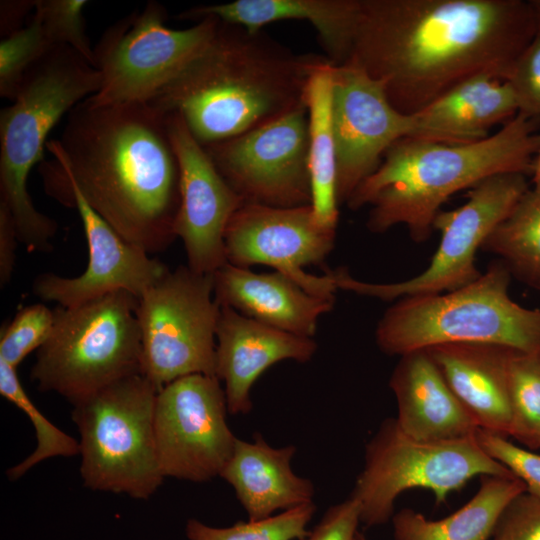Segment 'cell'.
<instances>
[{"label":"cell","instance_id":"30","mask_svg":"<svg viewBox=\"0 0 540 540\" xmlns=\"http://www.w3.org/2000/svg\"><path fill=\"white\" fill-rule=\"evenodd\" d=\"M510 437L540 449V354L512 350L508 365Z\"/></svg>","mask_w":540,"mask_h":540},{"label":"cell","instance_id":"42","mask_svg":"<svg viewBox=\"0 0 540 540\" xmlns=\"http://www.w3.org/2000/svg\"><path fill=\"white\" fill-rule=\"evenodd\" d=\"M531 3L535 9L538 23L540 24V0H531Z\"/></svg>","mask_w":540,"mask_h":540},{"label":"cell","instance_id":"18","mask_svg":"<svg viewBox=\"0 0 540 540\" xmlns=\"http://www.w3.org/2000/svg\"><path fill=\"white\" fill-rule=\"evenodd\" d=\"M60 204L77 210L81 218L88 264L75 277L38 275L32 291L39 299L72 307L116 291L140 297L170 270L160 260L124 240L78 194H68Z\"/></svg>","mask_w":540,"mask_h":540},{"label":"cell","instance_id":"15","mask_svg":"<svg viewBox=\"0 0 540 540\" xmlns=\"http://www.w3.org/2000/svg\"><path fill=\"white\" fill-rule=\"evenodd\" d=\"M335 238L336 229L320 225L311 205L277 208L244 203L225 229V257L241 268L270 266L309 294L335 301L338 288L331 271L318 276L303 269L323 264Z\"/></svg>","mask_w":540,"mask_h":540},{"label":"cell","instance_id":"32","mask_svg":"<svg viewBox=\"0 0 540 540\" xmlns=\"http://www.w3.org/2000/svg\"><path fill=\"white\" fill-rule=\"evenodd\" d=\"M57 45L41 19L34 13L21 29L0 42V95L12 101L26 74Z\"/></svg>","mask_w":540,"mask_h":540},{"label":"cell","instance_id":"37","mask_svg":"<svg viewBox=\"0 0 540 540\" xmlns=\"http://www.w3.org/2000/svg\"><path fill=\"white\" fill-rule=\"evenodd\" d=\"M489 540H540V499L527 491L504 509Z\"/></svg>","mask_w":540,"mask_h":540},{"label":"cell","instance_id":"43","mask_svg":"<svg viewBox=\"0 0 540 540\" xmlns=\"http://www.w3.org/2000/svg\"><path fill=\"white\" fill-rule=\"evenodd\" d=\"M356 540H368L361 532L358 531Z\"/></svg>","mask_w":540,"mask_h":540},{"label":"cell","instance_id":"34","mask_svg":"<svg viewBox=\"0 0 540 540\" xmlns=\"http://www.w3.org/2000/svg\"><path fill=\"white\" fill-rule=\"evenodd\" d=\"M88 3L86 0H36L34 13L58 45L72 47L94 66V48L84 19Z\"/></svg>","mask_w":540,"mask_h":540},{"label":"cell","instance_id":"29","mask_svg":"<svg viewBox=\"0 0 540 540\" xmlns=\"http://www.w3.org/2000/svg\"><path fill=\"white\" fill-rule=\"evenodd\" d=\"M0 394L22 410L30 419L36 435L34 451L7 471L10 480H17L40 462L54 457L80 455L79 441L50 422L27 395L16 368L0 359Z\"/></svg>","mask_w":540,"mask_h":540},{"label":"cell","instance_id":"39","mask_svg":"<svg viewBox=\"0 0 540 540\" xmlns=\"http://www.w3.org/2000/svg\"><path fill=\"white\" fill-rule=\"evenodd\" d=\"M19 241L14 221L8 209L0 204V285L6 286L13 275L16 245Z\"/></svg>","mask_w":540,"mask_h":540},{"label":"cell","instance_id":"7","mask_svg":"<svg viewBox=\"0 0 540 540\" xmlns=\"http://www.w3.org/2000/svg\"><path fill=\"white\" fill-rule=\"evenodd\" d=\"M138 297L116 291L53 310L50 336L30 376L42 392L74 404L123 378L142 374Z\"/></svg>","mask_w":540,"mask_h":540},{"label":"cell","instance_id":"6","mask_svg":"<svg viewBox=\"0 0 540 540\" xmlns=\"http://www.w3.org/2000/svg\"><path fill=\"white\" fill-rule=\"evenodd\" d=\"M511 273L493 263L476 280L456 290L396 300L379 320L380 350L402 356L450 343H481L540 354V309L514 302Z\"/></svg>","mask_w":540,"mask_h":540},{"label":"cell","instance_id":"8","mask_svg":"<svg viewBox=\"0 0 540 540\" xmlns=\"http://www.w3.org/2000/svg\"><path fill=\"white\" fill-rule=\"evenodd\" d=\"M158 391L139 373L72 404L86 488L148 499L160 487L164 476L154 434Z\"/></svg>","mask_w":540,"mask_h":540},{"label":"cell","instance_id":"38","mask_svg":"<svg viewBox=\"0 0 540 540\" xmlns=\"http://www.w3.org/2000/svg\"><path fill=\"white\" fill-rule=\"evenodd\" d=\"M360 522L359 504L349 497L331 506L302 540H356Z\"/></svg>","mask_w":540,"mask_h":540},{"label":"cell","instance_id":"11","mask_svg":"<svg viewBox=\"0 0 540 540\" xmlns=\"http://www.w3.org/2000/svg\"><path fill=\"white\" fill-rule=\"evenodd\" d=\"M219 22L209 16L192 27L172 29L165 8L149 1L110 26L94 47L101 85L91 99L98 104L150 101L209 44Z\"/></svg>","mask_w":540,"mask_h":540},{"label":"cell","instance_id":"10","mask_svg":"<svg viewBox=\"0 0 540 540\" xmlns=\"http://www.w3.org/2000/svg\"><path fill=\"white\" fill-rule=\"evenodd\" d=\"M219 312L213 274L169 270L138 297L142 374L159 390L191 374L216 376Z\"/></svg>","mask_w":540,"mask_h":540},{"label":"cell","instance_id":"27","mask_svg":"<svg viewBox=\"0 0 540 540\" xmlns=\"http://www.w3.org/2000/svg\"><path fill=\"white\" fill-rule=\"evenodd\" d=\"M334 64L320 58L312 67L305 86L308 115L309 172L316 221L336 229L339 217L336 192V143L332 116Z\"/></svg>","mask_w":540,"mask_h":540},{"label":"cell","instance_id":"22","mask_svg":"<svg viewBox=\"0 0 540 540\" xmlns=\"http://www.w3.org/2000/svg\"><path fill=\"white\" fill-rule=\"evenodd\" d=\"M513 349L450 343L426 349L446 383L479 429L510 437L508 365Z\"/></svg>","mask_w":540,"mask_h":540},{"label":"cell","instance_id":"25","mask_svg":"<svg viewBox=\"0 0 540 540\" xmlns=\"http://www.w3.org/2000/svg\"><path fill=\"white\" fill-rule=\"evenodd\" d=\"M360 0H236L201 5L179 15L183 19L215 17L250 32L281 20L307 21L318 32L328 59L334 65L348 58Z\"/></svg>","mask_w":540,"mask_h":540},{"label":"cell","instance_id":"31","mask_svg":"<svg viewBox=\"0 0 540 540\" xmlns=\"http://www.w3.org/2000/svg\"><path fill=\"white\" fill-rule=\"evenodd\" d=\"M316 510L313 502L285 510L268 518L239 521L229 527H211L197 519L186 523L188 540H302Z\"/></svg>","mask_w":540,"mask_h":540},{"label":"cell","instance_id":"33","mask_svg":"<svg viewBox=\"0 0 540 540\" xmlns=\"http://www.w3.org/2000/svg\"><path fill=\"white\" fill-rule=\"evenodd\" d=\"M53 324L54 312L43 303L22 307L1 328L0 359L17 369L27 355L45 343Z\"/></svg>","mask_w":540,"mask_h":540},{"label":"cell","instance_id":"12","mask_svg":"<svg viewBox=\"0 0 540 540\" xmlns=\"http://www.w3.org/2000/svg\"><path fill=\"white\" fill-rule=\"evenodd\" d=\"M530 187L518 172L490 176L467 193L460 207L441 210L433 228L441 240L429 266L419 275L397 283H369L352 277L347 269L331 270L338 289L358 295L395 301L400 298L456 290L476 280L480 273L475 256L492 231L509 215Z\"/></svg>","mask_w":540,"mask_h":540},{"label":"cell","instance_id":"2","mask_svg":"<svg viewBox=\"0 0 540 540\" xmlns=\"http://www.w3.org/2000/svg\"><path fill=\"white\" fill-rule=\"evenodd\" d=\"M53 159L38 165L45 193L78 194L124 240L148 254L176 238L180 170L166 114L149 102L98 104L91 97L67 115Z\"/></svg>","mask_w":540,"mask_h":540},{"label":"cell","instance_id":"3","mask_svg":"<svg viewBox=\"0 0 540 540\" xmlns=\"http://www.w3.org/2000/svg\"><path fill=\"white\" fill-rule=\"evenodd\" d=\"M320 58L295 55L262 31L220 21L209 44L148 102L179 115L207 146L305 104L306 82Z\"/></svg>","mask_w":540,"mask_h":540},{"label":"cell","instance_id":"23","mask_svg":"<svg viewBox=\"0 0 540 540\" xmlns=\"http://www.w3.org/2000/svg\"><path fill=\"white\" fill-rule=\"evenodd\" d=\"M295 452L293 445L272 447L260 434L253 442L237 438L219 477L232 486L248 520L265 519L275 511L313 502V483L291 468Z\"/></svg>","mask_w":540,"mask_h":540},{"label":"cell","instance_id":"13","mask_svg":"<svg viewBox=\"0 0 540 540\" xmlns=\"http://www.w3.org/2000/svg\"><path fill=\"white\" fill-rule=\"evenodd\" d=\"M203 147L245 203L277 208L311 205L305 104L246 133Z\"/></svg>","mask_w":540,"mask_h":540},{"label":"cell","instance_id":"17","mask_svg":"<svg viewBox=\"0 0 540 540\" xmlns=\"http://www.w3.org/2000/svg\"><path fill=\"white\" fill-rule=\"evenodd\" d=\"M166 124L180 170L174 233L183 242L187 266L213 274L226 263L225 229L245 201L226 182L179 115L166 114Z\"/></svg>","mask_w":540,"mask_h":540},{"label":"cell","instance_id":"19","mask_svg":"<svg viewBox=\"0 0 540 540\" xmlns=\"http://www.w3.org/2000/svg\"><path fill=\"white\" fill-rule=\"evenodd\" d=\"M316 351L313 338L270 327L230 307L220 306L215 372L225 385L228 413L251 411V388L266 369L283 360L308 362Z\"/></svg>","mask_w":540,"mask_h":540},{"label":"cell","instance_id":"36","mask_svg":"<svg viewBox=\"0 0 540 540\" xmlns=\"http://www.w3.org/2000/svg\"><path fill=\"white\" fill-rule=\"evenodd\" d=\"M511 87L518 113L540 118V24L538 30L517 58L505 80Z\"/></svg>","mask_w":540,"mask_h":540},{"label":"cell","instance_id":"14","mask_svg":"<svg viewBox=\"0 0 540 540\" xmlns=\"http://www.w3.org/2000/svg\"><path fill=\"white\" fill-rule=\"evenodd\" d=\"M227 412L217 376H183L158 391L154 434L164 478L206 482L219 476L237 440Z\"/></svg>","mask_w":540,"mask_h":540},{"label":"cell","instance_id":"9","mask_svg":"<svg viewBox=\"0 0 540 540\" xmlns=\"http://www.w3.org/2000/svg\"><path fill=\"white\" fill-rule=\"evenodd\" d=\"M513 475L480 446L476 434L456 440L425 441L404 433L395 418L384 420L365 448L364 467L350 497L366 526L386 523L397 497L410 489H427L437 504L479 476Z\"/></svg>","mask_w":540,"mask_h":540},{"label":"cell","instance_id":"5","mask_svg":"<svg viewBox=\"0 0 540 540\" xmlns=\"http://www.w3.org/2000/svg\"><path fill=\"white\" fill-rule=\"evenodd\" d=\"M98 70L67 45L56 47L25 76L0 112V204L30 252L52 250L57 222L34 206L28 192L33 167L44 161L48 135L63 116L100 89Z\"/></svg>","mask_w":540,"mask_h":540},{"label":"cell","instance_id":"20","mask_svg":"<svg viewBox=\"0 0 540 540\" xmlns=\"http://www.w3.org/2000/svg\"><path fill=\"white\" fill-rule=\"evenodd\" d=\"M213 284L220 306L307 338H313L319 318L331 311L335 302L309 294L277 271L256 273L227 262L213 273Z\"/></svg>","mask_w":540,"mask_h":540},{"label":"cell","instance_id":"26","mask_svg":"<svg viewBox=\"0 0 540 540\" xmlns=\"http://www.w3.org/2000/svg\"><path fill=\"white\" fill-rule=\"evenodd\" d=\"M480 478L475 495L445 518L430 520L409 508L394 514L395 540H489L504 509L526 487L514 475Z\"/></svg>","mask_w":540,"mask_h":540},{"label":"cell","instance_id":"41","mask_svg":"<svg viewBox=\"0 0 540 540\" xmlns=\"http://www.w3.org/2000/svg\"><path fill=\"white\" fill-rule=\"evenodd\" d=\"M530 175L532 176V183L533 184H540V151L536 155V157H535V159L533 161L532 170H531Z\"/></svg>","mask_w":540,"mask_h":540},{"label":"cell","instance_id":"24","mask_svg":"<svg viewBox=\"0 0 540 540\" xmlns=\"http://www.w3.org/2000/svg\"><path fill=\"white\" fill-rule=\"evenodd\" d=\"M518 105L510 85L491 75L466 80L414 114L411 137L466 144L488 137L497 123L510 120Z\"/></svg>","mask_w":540,"mask_h":540},{"label":"cell","instance_id":"40","mask_svg":"<svg viewBox=\"0 0 540 540\" xmlns=\"http://www.w3.org/2000/svg\"><path fill=\"white\" fill-rule=\"evenodd\" d=\"M36 6L35 0H5L0 4L1 39L24 27V20H29L30 12Z\"/></svg>","mask_w":540,"mask_h":540},{"label":"cell","instance_id":"1","mask_svg":"<svg viewBox=\"0 0 540 540\" xmlns=\"http://www.w3.org/2000/svg\"><path fill=\"white\" fill-rule=\"evenodd\" d=\"M537 30L531 0H360L343 64L410 115L473 77L505 81Z\"/></svg>","mask_w":540,"mask_h":540},{"label":"cell","instance_id":"4","mask_svg":"<svg viewBox=\"0 0 540 540\" xmlns=\"http://www.w3.org/2000/svg\"><path fill=\"white\" fill-rule=\"evenodd\" d=\"M539 151L540 118L523 113L472 143L403 138L386 151L346 204L352 210L370 206L366 225L371 232L404 225L414 241L423 242L453 194L496 174L530 175Z\"/></svg>","mask_w":540,"mask_h":540},{"label":"cell","instance_id":"21","mask_svg":"<svg viewBox=\"0 0 540 540\" xmlns=\"http://www.w3.org/2000/svg\"><path fill=\"white\" fill-rule=\"evenodd\" d=\"M389 385L397 403L395 420L407 435L425 441H446L477 433V423L426 350L400 356Z\"/></svg>","mask_w":540,"mask_h":540},{"label":"cell","instance_id":"16","mask_svg":"<svg viewBox=\"0 0 540 540\" xmlns=\"http://www.w3.org/2000/svg\"><path fill=\"white\" fill-rule=\"evenodd\" d=\"M332 116L340 205L394 143L411 137L413 119L390 103L381 82L350 64L333 67Z\"/></svg>","mask_w":540,"mask_h":540},{"label":"cell","instance_id":"35","mask_svg":"<svg viewBox=\"0 0 540 540\" xmlns=\"http://www.w3.org/2000/svg\"><path fill=\"white\" fill-rule=\"evenodd\" d=\"M476 438L483 450L520 479L526 491L540 499V454L520 447L507 437L478 429Z\"/></svg>","mask_w":540,"mask_h":540},{"label":"cell","instance_id":"28","mask_svg":"<svg viewBox=\"0 0 540 540\" xmlns=\"http://www.w3.org/2000/svg\"><path fill=\"white\" fill-rule=\"evenodd\" d=\"M482 249L498 255L511 274L540 288V184L530 185Z\"/></svg>","mask_w":540,"mask_h":540}]
</instances>
